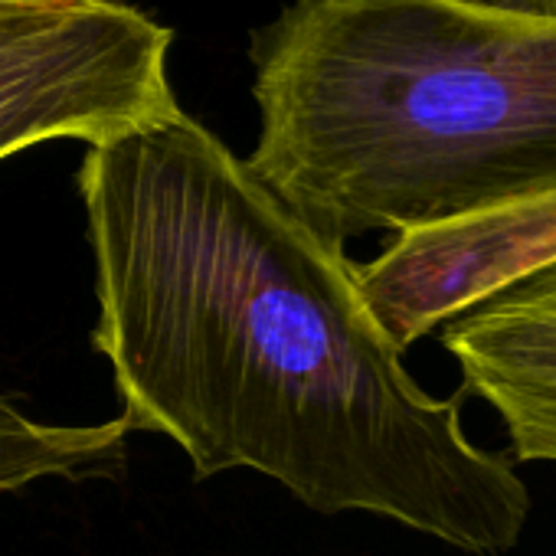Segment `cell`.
I'll use <instances>...</instances> for the list:
<instances>
[{"instance_id": "cell-5", "label": "cell", "mask_w": 556, "mask_h": 556, "mask_svg": "<svg viewBox=\"0 0 556 556\" xmlns=\"http://www.w3.org/2000/svg\"><path fill=\"white\" fill-rule=\"evenodd\" d=\"M465 393L504 422L517 462L556 465V262L442 328Z\"/></svg>"}, {"instance_id": "cell-7", "label": "cell", "mask_w": 556, "mask_h": 556, "mask_svg": "<svg viewBox=\"0 0 556 556\" xmlns=\"http://www.w3.org/2000/svg\"><path fill=\"white\" fill-rule=\"evenodd\" d=\"M478 4L507 8V11H527V14H553L556 17V0H478Z\"/></svg>"}, {"instance_id": "cell-1", "label": "cell", "mask_w": 556, "mask_h": 556, "mask_svg": "<svg viewBox=\"0 0 556 556\" xmlns=\"http://www.w3.org/2000/svg\"><path fill=\"white\" fill-rule=\"evenodd\" d=\"M99 318L128 432L197 478L258 471L321 514H377L462 553L517 546L530 491L429 396L357 265L184 109L86 151Z\"/></svg>"}, {"instance_id": "cell-2", "label": "cell", "mask_w": 556, "mask_h": 556, "mask_svg": "<svg viewBox=\"0 0 556 556\" xmlns=\"http://www.w3.org/2000/svg\"><path fill=\"white\" fill-rule=\"evenodd\" d=\"M249 170L334 245L556 190V17L295 0L252 40Z\"/></svg>"}, {"instance_id": "cell-8", "label": "cell", "mask_w": 556, "mask_h": 556, "mask_svg": "<svg viewBox=\"0 0 556 556\" xmlns=\"http://www.w3.org/2000/svg\"><path fill=\"white\" fill-rule=\"evenodd\" d=\"M24 4H47V0H0V11H4V8H24Z\"/></svg>"}, {"instance_id": "cell-6", "label": "cell", "mask_w": 556, "mask_h": 556, "mask_svg": "<svg viewBox=\"0 0 556 556\" xmlns=\"http://www.w3.org/2000/svg\"><path fill=\"white\" fill-rule=\"evenodd\" d=\"M128 426L122 419L99 426H56L21 413L0 396V491H14L40 478H79L105 471L122 445Z\"/></svg>"}, {"instance_id": "cell-4", "label": "cell", "mask_w": 556, "mask_h": 556, "mask_svg": "<svg viewBox=\"0 0 556 556\" xmlns=\"http://www.w3.org/2000/svg\"><path fill=\"white\" fill-rule=\"evenodd\" d=\"M556 262V190L403 229L367 265L361 295L406 351L501 289Z\"/></svg>"}, {"instance_id": "cell-3", "label": "cell", "mask_w": 556, "mask_h": 556, "mask_svg": "<svg viewBox=\"0 0 556 556\" xmlns=\"http://www.w3.org/2000/svg\"><path fill=\"white\" fill-rule=\"evenodd\" d=\"M170 30L122 0L0 11V161L43 141H115L174 115Z\"/></svg>"}]
</instances>
